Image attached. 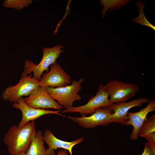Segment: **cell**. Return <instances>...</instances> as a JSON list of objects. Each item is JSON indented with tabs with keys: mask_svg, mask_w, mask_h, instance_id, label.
<instances>
[{
	"mask_svg": "<svg viewBox=\"0 0 155 155\" xmlns=\"http://www.w3.org/2000/svg\"><path fill=\"white\" fill-rule=\"evenodd\" d=\"M148 98H142L133 100L129 102H126L113 103L107 107L113 112L111 115V122L119 123L125 125L127 120V116L129 111L136 106H141L142 104L149 102Z\"/></svg>",
	"mask_w": 155,
	"mask_h": 155,
	"instance_id": "30bf717a",
	"label": "cell"
},
{
	"mask_svg": "<svg viewBox=\"0 0 155 155\" xmlns=\"http://www.w3.org/2000/svg\"><path fill=\"white\" fill-rule=\"evenodd\" d=\"M104 85H100L97 92L94 96L89 99L86 104L77 107H67L61 111V114L66 113H79L82 116H87L92 114L97 108L107 107L112 104L109 101L108 94L105 90Z\"/></svg>",
	"mask_w": 155,
	"mask_h": 155,
	"instance_id": "8992f818",
	"label": "cell"
},
{
	"mask_svg": "<svg viewBox=\"0 0 155 155\" xmlns=\"http://www.w3.org/2000/svg\"><path fill=\"white\" fill-rule=\"evenodd\" d=\"M41 130H38L36 136L32 142L26 155H49L44 146Z\"/></svg>",
	"mask_w": 155,
	"mask_h": 155,
	"instance_id": "9a60e30c",
	"label": "cell"
},
{
	"mask_svg": "<svg viewBox=\"0 0 155 155\" xmlns=\"http://www.w3.org/2000/svg\"><path fill=\"white\" fill-rule=\"evenodd\" d=\"M63 47L57 44L52 47H44L42 49L43 56L40 63L37 64L30 60L26 59L24 62L23 72L26 75L33 72L34 77L39 81L44 71L47 72L49 66L55 63L56 60L63 51L61 50Z\"/></svg>",
	"mask_w": 155,
	"mask_h": 155,
	"instance_id": "7a4b0ae2",
	"label": "cell"
},
{
	"mask_svg": "<svg viewBox=\"0 0 155 155\" xmlns=\"http://www.w3.org/2000/svg\"><path fill=\"white\" fill-rule=\"evenodd\" d=\"M141 155H155V150L151 148L146 142L145 144L144 150Z\"/></svg>",
	"mask_w": 155,
	"mask_h": 155,
	"instance_id": "d6986e66",
	"label": "cell"
},
{
	"mask_svg": "<svg viewBox=\"0 0 155 155\" xmlns=\"http://www.w3.org/2000/svg\"><path fill=\"white\" fill-rule=\"evenodd\" d=\"M130 1L129 0H99L102 6H104L101 13L103 18H105V15L106 11L109 8H111L109 13L112 9H118L122 6H125Z\"/></svg>",
	"mask_w": 155,
	"mask_h": 155,
	"instance_id": "2e32d148",
	"label": "cell"
},
{
	"mask_svg": "<svg viewBox=\"0 0 155 155\" xmlns=\"http://www.w3.org/2000/svg\"><path fill=\"white\" fill-rule=\"evenodd\" d=\"M56 155H68V151L65 149H61L59 150Z\"/></svg>",
	"mask_w": 155,
	"mask_h": 155,
	"instance_id": "ffe728a7",
	"label": "cell"
},
{
	"mask_svg": "<svg viewBox=\"0 0 155 155\" xmlns=\"http://www.w3.org/2000/svg\"><path fill=\"white\" fill-rule=\"evenodd\" d=\"M136 5L139 8L138 10L140 12V15L138 17L133 19L132 21L133 22L149 27L155 31V26L148 21L145 16L144 10L145 6V4L141 1H137L136 3Z\"/></svg>",
	"mask_w": 155,
	"mask_h": 155,
	"instance_id": "e0dca14e",
	"label": "cell"
},
{
	"mask_svg": "<svg viewBox=\"0 0 155 155\" xmlns=\"http://www.w3.org/2000/svg\"><path fill=\"white\" fill-rule=\"evenodd\" d=\"M155 111V101L152 98L145 107L141 109L139 111L128 112L127 120L125 125H131L133 127L132 132L130 136L131 139L136 140L138 137V132L144 121L147 119L148 113Z\"/></svg>",
	"mask_w": 155,
	"mask_h": 155,
	"instance_id": "7c38bea8",
	"label": "cell"
},
{
	"mask_svg": "<svg viewBox=\"0 0 155 155\" xmlns=\"http://www.w3.org/2000/svg\"><path fill=\"white\" fill-rule=\"evenodd\" d=\"M50 70L43 73L39 81V86L54 88L64 87L71 82V77L58 63L50 65Z\"/></svg>",
	"mask_w": 155,
	"mask_h": 155,
	"instance_id": "52a82bcc",
	"label": "cell"
},
{
	"mask_svg": "<svg viewBox=\"0 0 155 155\" xmlns=\"http://www.w3.org/2000/svg\"><path fill=\"white\" fill-rule=\"evenodd\" d=\"M32 0H5L2 4L3 7L16 10H20L25 7H27L31 4Z\"/></svg>",
	"mask_w": 155,
	"mask_h": 155,
	"instance_id": "ac0fdd59",
	"label": "cell"
},
{
	"mask_svg": "<svg viewBox=\"0 0 155 155\" xmlns=\"http://www.w3.org/2000/svg\"></svg>",
	"mask_w": 155,
	"mask_h": 155,
	"instance_id": "7402d4cb",
	"label": "cell"
},
{
	"mask_svg": "<svg viewBox=\"0 0 155 155\" xmlns=\"http://www.w3.org/2000/svg\"><path fill=\"white\" fill-rule=\"evenodd\" d=\"M32 75H26L23 72L18 83L16 85L7 87L3 92L2 97L5 100L11 102H17L23 96H28L39 86V81Z\"/></svg>",
	"mask_w": 155,
	"mask_h": 155,
	"instance_id": "277c9868",
	"label": "cell"
},
{
	"mask_svg": "<svg viewBox=\"0 0 155 155\" xmlns=\"http://www.w3.org/2000/svg\"><path fill=\"white\" fill-rule=\"evenodd\" d=\"M112 114L107 107H101L96 109L89 116L67 117L80 126L88 129L99 125H107L112 123Z\"/></svg>",
	"mask_w": 155,
	"mask_h": 155,
	"instance_id": "ba28073f",
	"label": "cell"
},
{
	"mask_svg": "<svg viewBox=\"0 0 155 155\" xmlns=\"http://www.w3.org/2000/svg\"><path fill=\"white\" fill-rule=\"evenodd\" d=\"M111 104L127 101L134 96L140 88L136 84L124 82L117 80L108 82L104 86Z\"/></svg>",
	"mask_w": 155,
	"mask_h": 155,
	"instance_id": "5b68a950",
	"label": "cell"
},
{
	"mask_svg": "<svg viewBox=\"0 0 155 155\" xmlns=\"http://www.w3.org/2000/svg\"><path fill=\"white\" fill-rule=\"evenodd\" d=\"M84 80V79L82 78L78 81L74 80L71 85L64 87L53 88L46 86L43 88L63 107H71L73 106L74 102L82 98L78 93L82 89L81 84Z\"/></svg>",
	"mask_w": 155,
	"mask_h": 155,
	"instance_id": "3957f363",
	"label": "cell"
},
{
	"mask_svg": "<svg viewBox=\"0 0 155 155\" xmlns=\"http://www.w3.org/2000/svg\"><path fill=\"white\" fill-rule=\"evenodd\" d=\"M16 155H26L25 153L24 152H21L18 153Z\"/></svg>",
	"mask_w": 155,
	"mask_h": 155,
	"instance_id": "44dd1931",
	"label": "cell"
},
{
	"mask_svg": "<svg viewBox=\"0 0 155 155\" xmlns=\"http://www.w3.org/2000/svg\"><path fill=\"white\" fill-rule=\"evenodd\" d=\"M37 132L34 121L29 122L21 127L14 125L11 127L5 134L4 140L9 155L26 153Z\"/></svg>",
	"mask_w": 155,
	"mask_h": 155,
	"instance_id": "6da1fadb",
	"label": "cell"
},
{
	"mask_svg": "<svg viewBox=\"0 0 155 155\" xmlns=\"http://www.w3.org/2000/svg\"><path fill=\"white\" fill-rule=\"evenodd\" d=\"M138 136L145 138L147 143L155 150V115L147 118L144 121L138 132Z\"/></svg>",
	"mask_w": 155,
	"mask_h": 155,
	"instance_id": "5bb4252c",
	"label": "cell"
},
{
	"mask_svg": "<svg viewBox=\"0 0 155 155\" xmlns=\"http://www.w3.org/2000/svg\"><path fill=\"white\" fill-rule=\"evenodd\" d=\"M42 137L44 141L48 146L46 151L49 155H55L54 150H56L58 148L67 150L70 155H73L72 148L75 145L82 142L84 139L83 137H82L71 142L62 140L55 137L48 129L44 130Z\"/></svg>",
	"mask_w": 155,
	"mask_h": 155,
	"instance_id": "4fadbf2b",
	"label": "cell"
},
{
	"mask_svg": "<svg viewBox=\"0 0 155 155\" xmlns=\"http://www.w3.org/2000/svg\"><path fill=\"white\" fill-rule=\"evenodd\" d=\"M23 100L28 105L35 108H52L60 111L63 107L44 88L39 86L34 90L28 97L23 98Z\"/></svg>",
	"mask_w": 155,
	"mask_h": 155,
	"instance_id": "9c48e42d",
	"label": "cell"
},
{
	"mask_svg": "<svg viewBox=\"0 0 155 155\" xmlns=\"http://www.w3.org/2000/svg\"><path fill=\"white\" fill-rule=\"evenodd\" d=\"M12 104L13 108L20 110L22 114V119L18 126L19 127H22L30 121H34L41 116L46 114H55L65 117L59 113L61 110L50 111L30 107L25 103L23 97L20 98L17 102L12 103Z\"/></svg>",
	"mask_w": 155,
	"mask_h": 155,
	"instance_id": "8fae6325",
	"label": "cell"
}]
</instances>
